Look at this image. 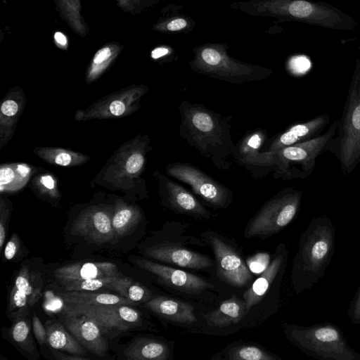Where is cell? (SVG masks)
<instances>
[{"mask_svg":"<svg viewBox=\"0 0 360 360\" xmlns=\"http://www.w3.org/2000/svg\"><path fill=\"white\" fill-rule=\"evenodd\" d=\"M266 138V130L250 131L238 141L233 151L234 160L256 179L263 178L276 169L272 152H259Z\"/></svg>","mask_w":360,"mask_h":360,"instance_id":"8fae6325","label":"cell"},{"mask_svg":"<svg viewBox=\"0 0 360 360\" xmlns=\"http://www.w3.org/2000/svg\"><path fill=\"white\" fill-rule=\"evenodd\" d=\"M179 136L219 171L233 163L236 145L231 136V116L185 100L178 107Z\"/></svg>","mask_w":360,"mask_h":360,"instance_id":"6da1fadb","label":"cell"},{"mask_svg":"<svg viewBox=\"0 0 360 360\" xmlns=\"http://www.w3.org/2000/svg\"><path fill=\"white\" fill-rule=\"evenodd\" d=\"M229 6L252 16L275 18L279 22L296 21L325 28L352 31L356 22L338 8L309 0H244Z\"/></svg>","mask_w":360,"mask_h":360,"instance_id":"7a4b0ae2","label":"cell"},{"mask_svg":"<svg viewBox=\"0 0 360 360\" xmlns=\"http://www.w3.org/2000/svg\"><path fill=\"white\" fill-rule=\"evenodd\" d=\"M165 171L170 176L189 185L196 194L215 207H226L233 201L231 190L190 163H170Z\"/></svg>","mask_w":360,"mask_h":360,"instance_id":"30bf717a","label":"cell"},{"mask_svg":"<svg viewBox=\"0 0 360 360\" xmlns=\"http://www.w3.org/2000/svg\"><path fill=\"white\" fill-rule=\"evenodd\" d=\"M287 339L307 355L321 360H360L340 328L330 322L310 326L284 323Z\"/></svg>","mask_w":360,"mask_h":360,"instance_id":"8992f818","label":"cell"},{"mask_svg":"<svg viewBox=\"0 0 360 360\" xmlns=\"http://www.w3.org/2000/svg\"><path fill=\"white\" fill-rule=\"evenodd\" d=\"M53 40L56 46L64 51L68 49V39L61 32H56L53 35Z\"/></svg>","mask_w":360,"mask_h":360,"instance_id":"c3c4849f","label":"cell"},{"mask_svg":"<svg viewBox=\"0 0 360 360\" xmlns=\"http://www.w3.org/2000/svg\"><path fill=\"white\" fill-rule=\"evenodd\" d=\"M173 53L174 50L172 47L167 45H160L152 50L150 56L155 60H167L173 56Z\"/></svg>","mask_w":360,"mask_h":360,"instance_id":"f6af8a7d","label":"cell"},{"mask_svg":"<svg viewBox=\"0 0 360 360\" xmlns=\"http://www.w3.org/2000/svg\"><path fill=\"white\" fill-rule=\"evenodd\" d=\"M347 316L354 325H360V285L349 302L347 308Z\"/></svg>","mask_w":360,"mask_h":360,"instance_id":"b9f144b4","label":"cell"},{"mask_svg":"<svg viewBox=\"0 0 360 360\" xmlns=\"http://www.w3.org/2000/svg\"><path fill=\"white\" fill-rule=\"evenodd\" d=\"M144 307L158 316L174 322L192 323L196 321L194 309L191 304L173 298L155 297L146 302Z\"/></svg>","mask_w":360,"mask_h":360,"instance_id":"603a6c76","label":"cell"},{"mask_svg":"<svg viewBox=\"0 0 360 360\" xmlns=\"http://www.w3.org/2000/svg\"><path fill=\"white\" fill-rule=\"evenodd\" d=\"M329 122V115L322 114L306 122L293 124L272 141L268 150L276 151L318 137Z\"/></svg>","mask_w":360,"mask_h":360,"instance_id":"ffe728a7","label":"cell"},{"mask_svg":"<svg viewBox=\"0 0 360 360\" xmlns=\"http://www.w3.org/2000/svg\"><path fill=\"white\" fill-rule=\"evenodd\" d=\"M123 48V46L117 41L108 42L100 48L87 67L86 82L91 83L99 78L112 65Z\"/></svg>","mask_w":360,"mask_h":360,"instance_id":"83f0119b","label":"cell"},{"mask_svg":"<svg viewBox=\"0 0 360 360\" xmlns=\"http://www.w3.org/2000/svg\"><path fill=\"white\" fill-rule=\"evenodd\" d=\"M54 277L62 284L75 281L120 276L118 267L111 262H77L56 269Z\"/></svg>","mask_w":360,"mask_h":360,"instance_id":"7402d4cb","label":"cell"},{"mask_svg":"<svg viewBox=\"0 0 360 360\" xmlns=\"http://www.w3.org/2000/svg\"><path fill=\"white\" fill-rule=\"evenodd\" d=\"M117 277L119 276L75 281L63 285L66 291H95L100 288H106L108 285Z\"/></svg>","mask_w":360,"mask_h":360,"instance_id":"74e56055","label":"cell"},{"mask_svg":"<svg viewBox=\"0 0 360 360\" xmlns=\"http://www.w3.org/2000/svg\"><path fill=\"white\" fill-rule=\"evenodd\" d=\"M302 192L284 188L266 201L248 222L246 238L269 237L286 227L297 215Z\"/></svg>","mask_w":360,"mask_h":360,"instance_id":"ba28073f","label":"cell"},{"mask_svg":"<svg viewBox=\"0 0 360 360\" xmlns=\"http://www.w3.org/2000/svg\"><path fill=\"white\" fill-rule=\"evenodd\" d=\"M53 354L58 359L62 360H86L89 359V358H86L80 355L71 354L70 356L65 355L57 351L56 349H51Z\"/></svg>","mask_w":360,"mask_h":360,"instance_id":"681fc988","label":"cell"},{"mask_svg":"<svg viewBox=\"0 0 360 360\" xmlns=\"http://www.w3.org/2000/svg\"><path fill=\"white\" fill-rule=\"evenodd\" d=\"M42 285L41 274L31 271L27 265L22 266L11 291L8 316L16 320L25 318L29 309L39 300Z\"/></svg>","mask_w":360,"mask_h":360,"instance_id":"5bb4252c","label":"cell"},{"mask_svg":"<svg viewBox=\"0 0 360 360\" xmlns=\"http://www.w3.org/2000/svg\"><path fill=\"white\" fill-rule=\"evenodd\" d=\"M53 2L61 19L76 34L82 37L89 34V26L81 13V0H53Z\"/></svg>","mask_w":360,"mask_h":360,"instance_id":"f546056e","label":"cell"},{"mask_svg":"<svg viewBox=\"0 0 360 360\" xmlns=\"http://www.w3.org/2000/svg\"><path fill=\"white\" fill-rule=\"evenodd\" d=\"M245 314V302L233 295L224 301L217 309L208 313L205 318L210 326L224 327L238 323Z\"/></svg>","mask_w":360,"mask_h":360,"instance_id":"4316f807","label":"cell"},{"mask_svg":"<svg viewBox=\"0 0 360 360\" xmlns=\"http://www.w3.org/2000/svg\"><path fill=\"white\" fill-rule=\"evenodd\" d=\"M148 90V87L146 86H134L123 89L98 100L84 110H78L75 114V119L88 120L128 115L137 109L139 100Z\"/></svg>","mask_w":360,"mask_h":360,"instance_id":"7c38bea8","label":"cell"},{"mask_svg":"<svg viewBox=\"0 0 360 360\" xmlns=\"http://www.w3.org/2000/svg\"><path fill=\"white\" fill-rule=\"evenodd\" d=\"M34 152L44 161L63 167L77 166L89 159L85 155L58 148L38 147Z\"/></svg>","mask_w":360,"mask_h":360,"instance_id":"e575fe53","label":"cell"},{"mask_svg":"<svg viewBox=\"0 0 360 360\" xmlns=\"http://www.w3.org/2000/svg\"><path fill=\"white\" fill-rule=\"evenodd\" d=\"M207 239L214 251L220 277L237 288L250 283L252 276L240 255L218 234L211 233Z\"/></svg>","mask_w":360,"mask_h":360,"instance_id":"4fadbf2b","label":"cell"},{"mask_svg":"<svg viewBox=\"0 0 360 360\" xmlns=\"http://www.w3.org/2000/svg\"><path fill=\"white\" fill-rule=\"evenodd\" d=\"M12 339L20 345L30 343V328L29 323L23 319H17L11 329Z\"/></svg>","mask_w":360,"mask_h":360,"instance_id":"ab89813d","label":"cell"},{"mask_svg":"<svg viewBox=\"0 0 360 360\" xmlns=\"http://www.w3.org/2000/svg\"><path fill=\"white\" fill-rule=\"evenodd\" d=\"M106 288L112 290L120 296L135 302H146L151 299V292L146 287L127 277H117Z\"/></svg>","mask_w":360,"mask_h":360,"instance_id":"d590c367","label":"cell"},{"mask_svg":"<svg viewBox=\"0 0 360 360\" xmlns=\"http://www.w3.org/2000/svg\"><path fill=\"white\" fill-rule=\"evenodd\" d=\"M39 191L51 198H56L58 197V192L53 178L49 174L39 176L36 181Z\"/></svg>","mask_w":360,"mask_h":360,"instance_id":"60d3db41","label":"cell"},{"mask_svg":"<svg viewBox=\"0 0 360 360\" xmlns=\"http://www.w3.org/2000/svg\"><path fill=\"white\" fill-rule=\"evenodd\" d=\"M336 129L337 121H334L326 132L318 137L271 151L276 164L274 177L289 180L305 179L311 175L316 167L317 157L325 152L326 144Z\"/></svg>","mask_w":360,"mask_h":360,"instance_id":"52a82bcc","label":"cell"},{"mask_svg":"<svg viewBox=\"0 0 360 360\" xmlns=\"http://www.w3.org/2000/svg\"><path fill=\"white\" fill-rule=\"evenodd\" d=\"M155 176L158 179L160 195L167 207L193 217L210 218L209 210L185 188L160 172H155Z\"/></svg>","mask_w":360,"mask_h":360,"instance_id":"2e32d148","label":"cell"},{"mask_svg":"<svg viewBox=\"0 0 360 360\" xmlns=\"http://www.w3.org/2000/svg\"><path fill=\"white\" fill-rule=\"evenodd\" d=\"M224 43H205L193 49V57L188 63L198 74L231 84L258 82L272 74L270 68L252 65L233 58L228 53Z\"/></svg>","mask_w":360,"mask_h":360,"instance_id":"5b68a950","label":"cell"},{"mask_svg":"<svg viewBox=\"0 0 360 360\" xmlns=\"http://www.w3.org/2000/svg\"><path fill=\"white\" fill-rule=\"evenodd\" d=\"M141 217V212L137 207L117 201L112 218L115 237L120 238L129 234L137 226Z\"/></svg>","mask_w":360,"mask_h":360,"instance_id":"4dcf8cb0","label":"cell"},{"mask_svg":"<svg viewBox=\"0 0 360 360\" xmlns=\"http://www.w3.org/2000/svg\"><path fill=\"white\" fill-rule=\"evenodd\" d=\"M181 7L169 4L162 10V14L153 25L152 30L161 33L177 34L188 33L195 25V22L185 14L180 13Z\"/></svg>","mask_w":360,"mask_h":360,"instance_id":"d4e9b609","label":"cell"},{"mask_svg":"<svg viewBox=\"0 0 360 360\" xmlns=\"http://www.w3.org/2000/svg\"><path fill=\"white\" fill-rule=\"evenodd\" d=\"M65 304H124L136 305V302L124 297L93 291H66L62 294Z\"/></svg>","mask_w":360,"mask_h":360,"instance_id":"f1b7e54d","label":"cell"},{"mask_svg":"<svg viewBox=\"0 0 360 360\" xmlns=\"http://www.w3.org/2000/svg\"><path fill=\"white\" fill-rule=\"evenodd\" d=\"M124 355L129 360H167L169 349L162 341L139 338L124 350Z\"/></svg>","mask_w":360,"mask_h":360,"instance_id":"484cf974","label":"cell"},{"mask_svg":"<svg viewBox=\"0 0 360 360\" xmlns=\"http://www.w3.org/2000/svg\"><path fill=\"white\" fill-rule=\"evenodd\" d=\"M64 324L76 340L94 354L103 356L108 349L100 327L85 315L66 314Z\"/></svg>","mask_w":360,"mask_h":360,"instance_id":"d6986e66","label":"cell"},{"mask_svg":"<svg viewBox=\"0 0 360 360\" xmlns=\"http://www.w3.org/2000/svg\"><path fill=\"white\" fill-rule=\"evenodd\" d=\"M248 264L251 271L259 273L269 265V255L263 253L255 255L248 259Z\"/></svg>","mask_w":360,"mask_h":360,"instance_id":"7bdbcfd3","label":"cell"},{"mask_svg":"<svg viewBox=\"0 0 360 360\" xmlns=\"http://www.w3.org/2000/svg\"><path fill=\"white\" fill-rule=\"evenodd\" d=\"M287 258L286 248L284 244H281L273 260L243 295L246 314L263 298L278 274L284 269Z\"/></svg>","mask_w":360,"mask_h":360,"instance_id":"44dd1931","label":"cell"},{"mask_svg":"<svg viewBox=\"0 0 360 360\" xmlns=\"http://www.w3.org/2000/svg\"><path fill=\"white\" fill-rule=\"evenodd\" d=\"M8 216V209L4 207V200L1 199V219H0V250L1 251L6 239V221Z\"/></svg>","mask_w":360,"mask_h":360,"instance_id":"bcb514c9","label":"cell"},{"mask_svg":"<svg viewBox=\"0 0 360 360\" xmlns=\"http://www.w3.org/2000/svg\"><path fill=\"white\" fill-rule=\"evenodd\" d=\"M325 151L334 155L347 176L360 163V58L356 60L343 110Z\"/></svg>","mask_w":360,"mask_h":360,"instance_id":"277c9868","label":"cell"},{"mask_svg":"<svg viewBox=\"0 0 360 360\" xmlns=\"http://www.w3.org/2000/svg\"><path fill=\"white\" fill-rule=\"evenodd\" d=\"M32 328L38 343L42 345L47 340L46 330L36 314L32 317Z\"/></svg>","mask_w":360,"mask_h":360,"instance_id":"ee69618b","label":"cell"},{"mask_svg":"<svg viewBox=\"0 0 360 360\" xmlns=\"http://www.w3.org/2000/svg\"><path fill=\"white\" fill-rule=\"evenodd\" d=\"M19 247V241L18 238L16 234H13V237L9 240L7 243L5 249H4V257L7 260L12 259L18 249Z\"/></svg>","mask_w":360,"mask_h":360,"instance_id":"7dc6e473","label":"cell"},{"mask_svg":"<svg viewBox=\"0 0 360 360\" xmlns=\"http://www.w3.org/2000/svg\"><path fill=\"white\" fill-rule=\"evenodd\" d=\"M112 218V214L107 208L88 207L73 222L71 233L97 245L108 243L115 237Z\"/></svg>","mask_w":360,"mask_h":360,"instance_id":"9a60e30c","label":"cell"},{"mask_svg":"<svg viewBox=\"0 0 360 360\" xmlns=\"http://www.w3.org/2000/svg\"><path fill=\"white\" fill-rule=\"evenodd\" d=\"M66 314L85 315L95 321L102 333L119 334L137 326L141 314L124 304H65Z\"/></svg>","mask_w":360,"mask_h":360,"instance_id":"9c48e42d","label":"cell"},{"mask_svg":"<svg viewBox=\"0 0 360 360\" xmlns=\"http://www.w3.org/2000/svg\"><path fill=\"white\" fill-rule=\"evenodd\" d=\"M229 360H276L279 357L272 356L260 347L252 345H243L231 348L226 354Z\"/></svg>","mask_w":360,"mask_h":360,"instance_id":"8d00e7d4","label":"cell"},{"mask_svg":"<svg viewBox=\"0 0 360 360\" xmlns=\"http://www.w3.org/2000/svg\"><path fill=\"white\" fill-rule=\"evenodd\" d=\"M123 11L133 15L140 14L155 6L162 0H115Z\"/></svg>","mask_w":360,"mask_h":360,"instance_id":"f35d334b","label":"cell"},{"mask_svg":"<svg viewBox=\"0 0 360 360\" xmlns=\"http://www.w3.org/2000/svg\"><path fill=\"white\" fill-rule=\"evenodd\" d=\"M32 174L31 167L26 164L1 165L0 169L1 191H15L22 188Z\"/></svg>","mask_w":360,"mask_h":360,"instance_id":"836d02e7","label":"cell"},{"mask_svg":"<svg viewBox=\"0 0 360 360\" xmlns=\"http://www.w3.org/2000/svg\"><path fill=\"white\" fill-rule=\"evenodd\" d=\"M135 262L141 268L157 276L167 285L186 293H200L205 289L213 288L212 285L203 278L183 270L143 258L136 259Z\"/></svg>","mask_w":360,"mask_h":360,"instance_id":"e0dca14e","label":"cell"},{"mask_svg":"<svg viewBox=\"0 0 360 360\" xmlns=\"http://www.w3.org/2000/svg\"><path fill=\"white\" fill-rule=\"evenodd\" d=\"M0 110L1 148L12 136L15 124L22 110V98H13L11 96L2 102Z\"/></svg>","mask_w":360,"mask_h":360,"instance_id":"d6a6232c","label":"cell"},{"mask_svg":"<svg viewBox=\"0 0 360 360\" xmlns=\"http://www.w3.org/2000/svg\"><path fill=\"white\" fill-rule=\"evenodd\" d=\"M145 254L157 260L188 269H205L213 265L208 256L169 242L149 247Z\"/></svg>","mask_w":360,"mask_h":360,"instance_id":"ac0fdd59","label":"cell"},{"mask_svg":"<svg viewBox=\"0 0 360 360\" xmlns=\"http://www.w3.org/2000/svg\"><path fill=\"white\" fill-rule=\"evenodd\" d=\"M335 236L333 221L324 215L313 217L302 232L291 269L296 294L310 289L323 277L334 254Z\"/></svg>","mask_w":360,"mask_h":360,"instance_id":"3957f363","label":"cell"},{"mask_svg":"<svg viewBox=\"0 0 360 360\" xmlns=\"http://www.w3.org/2000/svg\"><path fill=\"white\" fill-rule=\"evenodd\" d=\"M47 342L53 349L63 350L70 354L82 356L84 353L82 345L64 326L58 322L46 325Z\"/></svg>","mask_w":360,"mask_h":360,"instance_id":"1f68e13d","label":"cell"},{"mask_svg":"<svg viewBox=\"0 0 360 360\" xmlns=\"http://www.w3.org/2000/svg\"><path fill=\"white\" fill-rule=\"evenodd\" d=\"M148 145V136L142 137L141 140L134 143L132 149L126 150L120 154L118 166H115L116 179L134 178L141 174L145 165V155Z\"/></svg>","mask_w":360,"mask_h":360,"instance_id":"cb8c5ba5","label":"cell"}]
</instances>
